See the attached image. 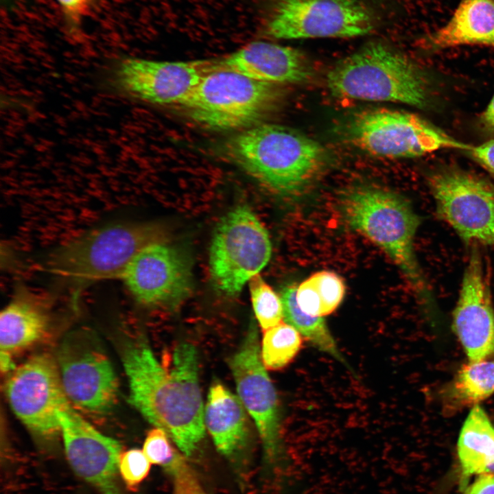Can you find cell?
<instances>
[{
  "instance_id": "6da1fadb",
  "label": "cell",
  "mask_w": 494,
  "mask_h": 494,
  "mask_svg": "<svg viewBox=\"0 0 494 494\" xmlns=\"http://www.w3.org/2000/svg\"><path fill=\"white\" fill-rule=\"evenodd\" d=\"M122 360L130 404L163 430L185 456H191L205 434L195 346L178 344L165 365L145 342L137 340L126 346Z\"/></svg>"
},
{
  "instance_id": "7a4b0ae2",
  "label": "cell",
  "mask_w": 494,
  "mask_h": 494,
  "mask_svg": "<svg viewBox=\"0 0 494 494\" xmlns=\"http://www.w3.org/2000/svg\"><path fill=\"white\" fill-rule=\"evenodd\" d=\"M225 157L274 193L296 196L323 170L327 155L317 141L287 126L262 123L227 139Z\"/></svg>"
},
{
  "instance_id": "3957f363",
  "label": "cell",
  "mask_w": 494,
  "mask_h": 494,
  "mask_svg": "<svg viewBox=\"0 0 494 494\" xmlns=\"http://www.w3.org/2000/svg\"><path fill=\"white\" fill-rule=\"evenodd\" d=\"M340 208L346 224L387 253L423 303L432 304L431 290L414 250L421 220L410 203L389 189L362 185L342 193Z\"/></svg>"
},
{
  "instance_id": "277c9868",
  "label": "cell",
  "mask_w": 494,
  "mask_h": 494,
  "mask_svg": "<svg viewBox=\"0 0 494 494\" xmlns=\"http://www.w3.org/2000/svg\"><path fill=\"white\" fill-rule=\"evenodd\" d=\"M327 84L336 97L399 102L425 108L430 87L423 70L390 45L370 42L338 62Z\"/></svg>"
},
{
  "instance_id": "5b68a950",
  "label": "cell",
  "mask_w": 494,
  "mask_h": 494,
  "mask_svg": "<svg viewBox=\"0 0 494 494\" xmlns=\"http://www.w3.org/2000/svg\"><path fill=\"white\" fill-rule=\"evenodd\" d=\"M166 239L163 227L154 222H113L56 248L45 259L43 269L77 287L118 279L143 248Z\"/></svg>"
},
{
  "instance_id": "8992f818",
  "label": "cell",
  "mask_w": 494,
  "mask_h": 494,
  "mask_svg": "<svg viewBox=\"0 0 494 494\" xmlns=\"http://www.w3.org/2000/svg\"><path fill=\"white\" fill-rule=\"evenodd\" d=\"M280 95L277 84L232 71L212 70L178 106L205 128L244 130L263 123L279 104Z\"/></svg>"
},
{
  "instance_id": "52a82bcc",
  "label": "cell",
  "mask_w": 494,
  "mask_h": 494,
  "mask_svg": "<svg viewBox=\"0 0 494 494\" xmlns=\"http://www.w3.org/2000/svg\"><path fill=\"white\" fill-rule=\"evenodd\" d=\"M346 131L355 146L387 158L416 157L445 148L465 152L470 147L414 114L387 109L356 114Z\"/></svg>"
},
{
  "instance_id": "ba28073f",
  "label": "cell",
  "mask_w": 494,
  "mask_h": 494,
  "mask_svg": "<svg viewBox=\"0 0 494 494\" xmlns=\"http://www.w3.org/2000/svg\"><path fill=\"white\" fill-rule=\"evenodd\" d=\"M271 242L254 213L241 205L219 222L209 250V267L217 288L228 296L239 294L270 260Z\"/></svg>"
},
{
  "instance_id": "9c48e42d",
  "label": "cell",
  "mask_w": 494,
  "mask_h": 494,
  "mask_svg": "<svg viewBox=\"0 0 494 494\" xmlns=\"http://www.w3.org/2000/svg\"><path fill=\"white\" fill-rule=\"evenodd\" d=\"M56 362L65 395L75 406L101 414L115 405L118 379L93 331L81 328L68 333L60 342Z\"/></svg>"
},
{
  "instance_id": "30bf717a",
  "label": "cell",
  "mask_w": 494,
  "mask_h": 494,
  "mask_svg": "<svg viewBox=\"0 0 494 494\" xmlns=\"http://www.w3.org/2000/svg\"><path fill=\"white\" fill-rule=\"evenodd\" d=\"M428 184L438 217L466 243L494 247V185L456 167L434 171Z\"/></svg>"
},
{
  "instance_id": "8fae6325",
  "label": "cell",
  "mask_w": 494,
  "mask_h": 494,
  "mask_svg": "<svg viewBox=\"0 0 494 494\" xmlns=\"http://www.w3.org/2000/svg\"><path fill=\"white\" fill-rule=\"evenodd\" d=\"M376 23L362 0H280L267 33L281 39L351 38L368 34Z\"/></svg>"
},
{
  "instance_id": "7c38bea8",
  "label": "cell",
  "mask_w": 494,
  "mask_h": 494,
  "mask_svg": "<svg viewBox=\"0 0 494 494\" xmlns=\"http://www.w3.org/2000/svg\"><path fill=\"white\" fill-rule=\"evenodd\" d=\"M180 247L167 240L149 244L124 269L120 279L139 303L175 309L192 291V264Z\"/></svg>"
},
{
  "instance_id": "4fadbf2b",
  "label": "cell",
  "mask_w": 494,
  "mask_h": 494,
  "mask_svg": "<svg viewBox=\"0 0 494 494\" xmlns=\"http://www.w3.org/2000/svg\"><path fill=\"white\" fill-rule=\"evenodd\" d=\"M209 61H156L125 57L105 72L110 91L158 105H178L207 72Z\"/></svg>"
},
{
  "instance_id": "5bb4252c",
  "label": "cell",
  "mask_w": 494,
  "mask_h": 494,
  "mask_svg": "<svg viewBox=\"0 0 494 494\" xmlns=\"http://www.w3.org/2000/svg\"><path fill=\"white\" fill-rule=\"evenodd\" d=\"M261 357L258 331L251 323L229 365L239 398L258 430L265 458L277 468L284 458L278 399Z\"/></svg>"
},
{
  "instance_id": "9a60e30c",
  "label": "cell",
  "mask_w": 494,
  "mask_h": 494,
  "mask_svg": "<svg viewBox=\"0 0 494 494\" xmlns=\"http://www.w3.org/2000/svg\"><path fill=\"white\" fill-rule=\"evenodd\" d=\"M5 392L14 413L34 434L49 438L60 433L57 412L69 399L51 355L36 354L16 367L6 379Z\"/></svg>"
},
{
  "instance_id": "2e32d148",
  "label": "cell",
  "mask_w": 494,
  "mask_h": 494,
  "mask_svg": "<svg viewBox=\"0 0 494 494\" xmlns=\"http://www.w3.org/2000/svg\"><path fill=\"white\" fill-rule=\"evenodd\" d=\"M452 327L469 362L494 356V305L488 263L472 245L452 314Z\"/></svg>"
},
{
  "instance_id": "e0dca14e",
  "label": "cell",
  "mask_w": 494,
  "mask_h": 494,
  "mask_svg": "<svg viewBox=\"0 0 494 494\" xmlns=\"http://www.w3.org/2000/svg\"><path fill=\"white\" fill-rule=\"evenodd\" d=\"M57 415L73 470L99 494H121L117 482L120 444L94 428L69 401L59 408Z\"/></svg>"
},
{
  "instance_id": "ac0fdd59",
  "label": "cell",
  "mask_w": 494,
  "mask_h": 494,
  "mask_svg": "<svg viewBox=\"0 0 494 494\" xmlns=\"http://www.w3.org/2000/svg\"><path fill=\"white\" fill-rule=\"evenodd\" d=\"M212 70L232 71L273 84L302 83L312 75L302 51L264 41L252 42L224 58L210 61L207 71Z\"/></svg>"
},
{
  "instance_id": "d6986e66",
  "label": "cell",
  "mask_w": 494,
  "mask_h": 494,
  "mask_svg": "<svg viewBox=\"0 0 494 494\" xmlns=\"http://www.w3.org/2000/svg\"><path fill=\"white\" fill-rule=\"evenodd\" d=\"M50 315L45 301L20 286L0 315L1 351L12 355L30 348L47 333Z\"/></svg>"
},
{
  "instance_id": "ffe728a7",
  "label": "cell",
  "mask_w": 494,
  "mask_h": 494,
  "mask_svg": "<svg viewBox=\"0 0 494 494\" xmlns=\"http://www.w3.org/2000/svg\"><path fill=\"white\" fill-rule=\"evenodd\" d=\"M204 421L217 449L226 458H234L245 447V408L239 397L220 383H214L209 389Z\"/></svg>"
},
{
  "instance_id": "44dd1931",
  "label": "cell",
  "mask_w": 494,
  "mask_h": 494,
  "mask_svg": "<svg viewBox=\"0 0 494 494\" xmlns=\"http://www.w3.org/2000/svg\"><path fill=\"white\" fill-rule=\"evenodd\" d=\"M424 44L430 49L463 45L494 47V0H462L449 21Z\"/></svg>"
},
{
  "instance_id": "7402d4cb",
  "label": "cell",
  "mask_w": 494,
  "mask_h": 494,
  "mask_svg": "<svg viewBox=\"0 0 494 494\" xmlns=\"http://www.w3.org/2000/svg\"><path fill=\"white\" fill-rule=\"evenodd\" d=\"M457 454L462 485L494 464V425L479 404L472 406L461 427Z\"/></svg>"
},
{
  "instance_id": "603a6c76",
  "label": "cell",
  "mask_w": 494,
  "mask_h": 494,
  "mask_svg": "<svg viewBox=\"0 0 494 494\" xmlns=\"http://www.w3.org/2000/svg\"><path fill=\"white\" fill-rule=\"evenodd\" d=\"M494 394V359L468 362L445 390V401L457 408L474 405Z\"/></svg>"
},
{
  "instance_id": "cb8c5ba5",
  "label": "cell",
  "mask_w": 494,
  "mask_h": 494,
  "mask_svg": "<svg viewBox=\"0 0 494 494\" xmlns=\"http://www.w3.org/2000/svg\"><path fill=\"white\" fill-rule=\"evenodd\" d=\"M296 291L297 287L294 285L286 286L282 290L281 298L285 322L317 349L344 362L325 320L301 310L297 303Z\"/></svg>"
},
{
  "instance_id": "d4e9b609",
  "label": "cell",
  "mask_w": 494,
  "mask_h": 494,
  "mask_svg": "<svg viewBox=\"0 0 494 494\" xmlns=\"http://www.w3.org/2000/svg\"><path fill=\"white\" fill-rule=\"evenodd\" d=\"M302 346V335L286 322L264 331L261 355L265 367L276 370L287 366Z\"/></svg>"
},
{
  "instance_id": "484cf974",
  "label": "cell",
  "mask_w": 494,
  "mask_h": 494,
  "mask_svg": "<svg viewBox=\"0 0 494 494\" xmlns=\"http://www.w3.org/2000/svg\"><path fill=\"white\" fill-rule=\"evenodd\" d=\"M249 287L255 314L261 329L266 331L281 322L283 318L281 298L259 274L250 279Z\"/></svg>"
},
{
  "instance_id": "4316f807",
  "label": "cell",
  "mask_w": 494,
  "mask_h": 494,
  "mask_svg": "<svg viewBox=\"0 0 494 494\" xmlns=\"http://www.w3.org/2000/svg\"><path fill=\"white\" fill-rule=\"evenodd\" d=\"M143 451L152 464L160 465L171 475L187 466L184 457L170 443L167 434L161 428L155 427L148 432Z\"/></svg>"
},
{
  "instance_id": "83f0119b",
  "label": "cell",
  "mask_w": 494,
  "mask_h": 494,
  "mask_svg": "<svg viewBox=\"0 0 494 494\" xmlns=\"http://www.w3.org/2000/svg\"><path fill=\"white\" fill-rule=\"evenodd\" d=\"M320 296L322 316L333 312L340 305L345 294V285L338 274L330 271H320L309 277Z\"/></svg>"
},
{
  "instance_id": "f1b7e54d",
  "label": "cell",
  "mask_w": 494,
  "mask_h": 494,
  "mask_svg": "<svg viewBox=\"0 0 494 494\" xmlns=\"http://www.w3.org/2000/svg\"><path fill=\"white\" fill-rule=\"evenodd\" d=\"M151 464L143 450L131 449L120 454L119 472L127 486L134 490L148 475Z\"/></svg>"
},
{
  "instance_id": "f546056e",
  "label": "cell",
  "mask_w": 494,
  "mask_h": 494,
  "mask_svg": "<svg viewBox=\"0 0 494 494\" xmlns=\"http://www.w3.org/2000/svg\"><path fill=\"white\" fill-rule=\"evenodd\" d=\"M296 300L298 306L305 313L313 316L322 317V302L310 277L297 287Z\"/></svg>"
},
{
  "instance_id": "4dcf8cb0",
  "label": "cell",
  "mask_w": 494,
  "mask_h": 494,
  "mask_svg": "<svg viewBox=\"0 0 494 494\" xmlns=\"http://www.w3.org/2000/svg\"><path fill=\"white\" fill-rule=\"evenodd\" d=\"M71 32H78L81 22L87 15L92 0H56Z\"/></svg>"
},
{
  "instance_id": "1f68e13d",
  "label": "cell",
  "mask_w": 494,
  "mask_h": 494,
  "mask_svg": "<svg viewBox=\"0 0 494 494\" xmlns=\"http://www.w3.org/2000/svg\"><path fill=\"white\" fill-rule=\"evenodd\" d=\"M174 494H207L188 466L172 475Z\"/></svg>"
},
{
  "instance_id": "d6a6232c",
  "label": "cell",
  "mask_w": 494,
  "mask_h": 494,
  "mask_svg": "<svg viewBox=\"0 0 494 494\" xmlns=\"http://www.w3.org/2000/svg\"><path fill=\"white\" fill-rule=\"evenodd\" d=\"M465 152L494 177V139L477 146L470 145Z\"/></svg>"
},
{
  "instance_id": "836d02e7",
  "label": "cell",
  "mask_w": 494,
  "mask_h": 494,
  "mask_svg": "<svg viewBox=\"0 0 494 494\" xmlns=\"http://www.w3.org/2000/svg\"><path fill=\"white\" fill-rule=\"evenodd\" d=\"M464 494H494V474L480 475L466 488Z\"/></svg>"
},
{
  "instance_id": "e575fe53",
  "label": "cell",
  "mask_w": 494,
  "mask_h": 494,
  "mask_svg": "<svg viewBox=\"0 0 494 494\" xmlns=\"http://www.w3.org/2000/svg\"><path fill=\"white\" fill-rule=\"evenodd\" d=\"M480 122L484 131L494 134V95L481 115Z\"/></svg>"
},
{
  "instance_id": "d590c367",
  "label": "cell",
  "mask_w": 494,
  "mask_h": 494,
  "mask_svg": "<svg viewBox=\"0 0 494 494\" xmlns=\"http://www.w3.org/2000/svg\"><path fill=\"white\" fill-rule=\"evenodd\" d=\"M0 368L2 373L13 371L16 367L12 360V355L8 353L0 352Z\"/></svg>"
},
{
  "instance_id": "8d00e7d4",
  "label": "cell",
  "mask_w": 494,
  "mask_h": 494,
  "mask_svg": "<svg viewBox=\"0 0 494 494\" xmlns=\"http://www.w3.org/2000/svg\"><path fill=\"white\" fill-rule=\"evenodd\" d=\"M487 473L494 474V464L489 469V470L488 471Z\"/></svg>"
}]
</instances>
